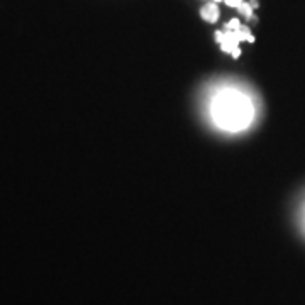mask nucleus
<instances>
[{
    "label": "nucleus",
    "instance_id": "423d86ee",
    "mask_svg": "<svg viewBox=\"0 0 305 305\" xmlns=\"http://www.w3.org/2000/svg\"><path fill=\"white\" fill-rule=\"evenodd\" d=\"M212 2H217V3H219V2H222V0H212Z\"/></svg>",
    "mask_w": 305,
    "mask_h": 305
},
{
    "label": "nucleus",
    "instance_id": "39448f33",
    "mask_svg": "<svg viewBox=\"0 0 305 305\" xmlns=\"http://www.w3.org/2000/svg\"><path fill=\"white\" fill-rule=\"evenodd\" d=\"M222 2L225 3V5H229V7H234V9H237V7H239L241 3L244 2V0H222Z\"/></svg>",
    "mask_w": 305,
    "mask_h": 305
},
{
    "label": "nucleus",
    "instance_id": "f03ea898",
    "mask_svg": "<svg viewBox=\"0 0 305 305\" xmlns=\"http://www.w3.org/2000/svg\"><path fill=\"white\" fill-rule=\"evenodd\" d=\"M216 38H217V43L220 44V49L232 54L234 58L241 54V49H239L241 41H249V43L255 41V38L251 36L248 27L241 26V22L237 19H232V21L225 24V29L219 31L216 34Z\"/></svg>",
    "mask_w": 305,
    "mask_h": 305
},
{
    "label": "nucleus",
    "instance_id": "20e7f679",
    "mask_svg": "<svg viewBox=\"0 0 305 305\" xmlns=\"http://www.w3.org/2000/svg\"><path fill=\"white\" fill-rule=\"evenodd\" d=\"M237 10H239V14L243 15V17H246V19H249L253 15V5L251 3H248V2L241 3V5L237 7Z\"/></svg>",
    "mask_w": 305,
    "mask_h": 305
},
{
    "label": "nucleus",
    "instance_id": "f257e3e1",
    "mask_svg": "<svg viewBox=\"0 0 305 305\" xmlns=\"http://www.w3.org/2000/svg\"><path fill=\"white\" fill-rule=\"evenodd\" d=\"M207 112L217 129L237 134L255 124L258 105L248 87L234 82H220L209 93Z\"/></svg>",
    "mask_w": 305,
    "mask_h": 305
},
{
    "label": "nucleus",
    "instance_id": "7ed1b4c3",
    "mask_svg": "<svg viewBox=\"0 0 305 305\" xmlns=\"http://www.w3.org/2000/svg\"><path fill=\"white\" fill-rule=\"evenodd\" d=\"M200 14H202V19H204V21H207V22H217V21H219V15H220L219 5H217V2L205 3V5L202 7Z\"/></svg>",
    "mask_w": 305,
    "mask_h": 305
}]
</instances>
